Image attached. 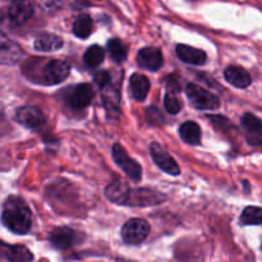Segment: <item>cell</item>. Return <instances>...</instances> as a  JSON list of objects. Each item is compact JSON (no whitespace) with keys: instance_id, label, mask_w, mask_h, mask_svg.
Instances as JSON below:
<instances>
[{"instance_id":"cell-28","label":"cell","mask_w":262,"mask_h":262,"mask_svg":"<svg viewBox=\"0 0 262 262\" xmlns=\"http://www.w3.org/2000/svg\"><path fill=\"white\" fill-rule=\"evenodd\" d=\"M95 81H96V83L99 84L100 87H104L105 84H107L110 82V74L107 73V72L101 71L100 73H97L96 76H95Z\"/></svg>"},{"instance_id":"cell-2","label":"cell","mask_w":262,"mask_h":262,"mask_svg":"<svg viewBox=\"0 0 262 262\" xmlns=\"http://www.w3.org/2000/svg\"><path fill=\"white\" fill-rule=\"evenodd\" d=\"M7 7L3 10L7 26H22L32 17L35 0H7Z\"/></svg>"},{"instance_id":"cell-20","label":"cell","mask_w":262,"mask_h":262,"mask_svg":"<svg viewBox=\"0 0 262 262\" xmlns=\"http://www.w3.org/2000/svg\"><path fill=\"white\" fill-rule=\"evenodd\" d=\"M64 41L60 36H56L54 33H42L38 36L35 41V49L41 53H50L61 49Z\"/></svg>"},{"instance_id":"cell-21","label":"cell","mask_w":262,"mask_h":262,"mask_svg":"<svg viewBox=\"0 0 262 262\" xmlns=\"http://www.w3.org/2000/svg\"><path fill=\"white\" fill-rule=\"evenodd\" d=\"M179 135L182 140L188 145H200L201 142V128L194 122H186L179 128Z\"/></svg>"},{"instance_id":"cell-24","label":"cell","mask_w":262,"mask_h":262,"mask_svg":"<svg viewBox=\"0 0 262 262\" xmlns=\"http://www.w3.org/2000/svg\"><path fill=\"white\" fill-rule=\"evenodd\" d=\"M242 225H262V207L248 206L241 215Z\"/></svg>"},{"instance_id":"cell-11","label":"cell","mask_w":262,"mask_h":262,"mask_svg":"<svg viewBox=\"0 0 262 262\" xmlns=\"http://www.w3.org/2000/svg\"><path fill=\"white\" fill-rule=\"evenodd\" d=\"M50 243L58 250H68L79 242V235L68 227L55 228L50 233Z\"/></svg>"},{"instance_id":"cell-13","label":"cell","mask_w":262,"mask_h":262,"mask_svg":"<svg viewBox=\"0 0 262 262\" xmlns=\"http://www.w3.org/2000/svg\"><path fill=\"white\" fill-rule=\"evenodd\" d=\"M94 96V89L89 83H81L74 87L73 91L71 92L68 97V102L73 109H83V107L89 106L91 104Z\"/></svg>"},{"instance_id":"cell-19","label":"cell","mask_w":262,"mask_h":262,"mask_svg":"<svg viewBox=\"0 0 262 262\" xmlns=\"http://www.w3.org/2000/svg\"><path fill=\"white\" fill-rule=\"evenodd\" d=\"M129 86L133 99L137 101H143L150 91V81L147 77L140 73H135L130 77Z\"/></svg>"},{"instance_id":"cell-23","label":"cell","mask_w":262,"mask_h":262,"mask_svg":"<svg viewBox=\"0 0 262 262\" xmlns=\"http://www.w3.org/2000/svg\"><path fill=\"white\" fill-rule=\"evenodd\" d=\"M92 32V18L87 14H82L74 20L73 33L77 37L86 38Z\"/></svg>"},{"instance_id":"cell-25","label":"cell","mask_w":262,"mask_h":262,"mask_svg":"<svg viewBox=\"0 0 262 262\" xmlns=\"http://www.w3.org/2000/svg\"><path fill=\"white\" fill-rule=\"evenodd\" d=\"M104 58H105L104 49L99 45H92L91 48L87 49V51L84 53L83 60L87 67L95 68V67H99L100 64L104 61Z\"/></svg>"},{"instance_id":"cell-6","label":"cell","mask_w":262,"mask_h":262,"mask_svg":"<svg viewBox=\"0 0 262 262\" xmlns=\"http://www.w3.org/2000/svg\"><path fill=\"white\" fill-rule=\"evenodd\" d=\"M112 154L113 159H114V161L117 163V165L119 166V168H122L123 171H124L130 179H133L135 182L140 181L141 176H142L141 165L125 152V150L122 146L115 143V145L113 146Z\"/></svg>"},{"instance_id":"cell-8","label":"cell","mask_w":262,"mask_h":262,"mask_svg":"<svg viewBox=\"0 0 262 262\" xmlns=\"http://www.w3.org/2000/svg\"><path fill=\"white\" fill-rule=\"evenodd\" d=\"M22 56V48L12 38L0 32V66H14Z\"/></svg>"},{"instance_id":"cell-15","label":"cell","mask_w":262,"mask_h":262,"mask_svg":"<svg viewBox=\"0 0 262 262\" xmlns=\"http://www.w3.org/2000/svg\"><path fill=\"white\" fill-rule=\"evenodd\" d=\"M242 125L248 133V141L252 145H262V120L251 113L242 117Z\"/></svg>"},{"instance_id":"cell-26","label":"cell","mask_w":262,"mask_h":262,"mask_svg":"<svg viewBox=\"0 0 262 262\" xmlns=\"http://www.w3.org/2000/svg\"><path fill=\"white\" fill-rule=\"evenodd\" d=\"M107 49H109L110 56L113 58V60L117 61V63H122L127 58V46L122 42L118 38H113L107 42Z\"/></svg>"},{"instance_id":"cell-9","label":"cell","mask_w":262,"mask_h":262,"mask_svg":"<svg viewBox=\"0 0 262 262\" xmlns=\"http://www.w3.org/2000/svg\"><path fill=\"white\" fill-rule=\"evenodd\" d=\"M150 154L151 156H152L155 164L161 169V170L170 174V176H179V174H181V169H179V165L176 163V160H174V159L169 155L168 151H166L163 146L159 145L158 142L151 143Z\"/></svg>"},{"instance_id":"cell-12","label":"cell","mask_w":262,"mask_h":262,"mask_svg":"<svg viewBox=\"0 0 262 262\" xmlns=\"http://www.w3.org/2000/svg\"><path fill=\"white\" fill-rule=\"evenodd\" d=\"M137 64L143 69L156 72L163 67V54L156 48H145L138 51Z\"/></svg>"},{"instance_id":"cell-5","label":"cell","mask_w":262,"mask_h":262,"mask_svg":"<svg viewBox=\"0 0 262 262\" xmlns=\"http://www.w3.org/2000/svg\"><path fill=\"white\" fill-rule=\"evenodd\" d=\"M164 201H165V196L159 193V192L152 191V189L130 188L124 206H137V207L155 206V205L161 204V202Z\"/></svg>"},{"instance_id":"cell-22","label":"cell","mask_w":262,"mask_h":262,"mask_svg":"<svg viewBox=\"0 0 262 262\" xmlns=\"http://www.w3.org/2000/svg\"><path fill=\"white\" fill-rule=\"evenodd\" d=\"M102 89V97H104L105 106L107 110H118V105H119V89L115 86H113L112 82H109L107 84H105Z\"/></svg>"},{"instance_id":"cell-7","label":"cell","mask_w":262,"mask_h":262,"mask_svg":"<svg viewBox=\"0 0 262 262\" xmlns=\"http://www.w3.org/2000/svg\"><path fill=\"white\" fill-rule=\"evenodd\" d=\"M71 67L66 60L54 59L50 60L42 69L43 84H58L68 77Z\"/></svg>"},{"instance_id":"cell-14","label":"cell","mask_w":262,"mask_h":262,"mask_svg":"<svg viewBox=\"0 0 262 262\" xmlns=\"http://www.w3.org/2000/svg\"><path fill=\"white\" fill-rule=\"evenodd\" d=\"M0 258L10 262H28L33 260V255L25 246H12L0 241Z\"/></svg>"},{"instance_id":"cell-16","label":"cell","mask_w":262,"mask_h":262,"mask_svg":"<svg viewBox=\"0 0 262 262\" xmlns=\"http://www.w3.org/2000/svg\"><path fill=\"white\" fill-rule=\"evenodd\" d=\"M225 79L229 82L232 86L237 87V89H246L251 84L252 78L251 74L246 71L245 68L238 66H230L225 69L224 72Z\"/></svg>"},{"instance_id":"cell-4","label":"cell","mask_w":262,"mask_h":262,"mask_svg":"<svg viewBox=\"0 0 262 262\" xmlns=\"http://www.w3.org/2000/svg\"><path fill=\"white\" fill-rule=\"evenodd\" d=\"M150 233V225L143 219H130L123 225L122 237L124 242L129 245H140L147 238Z\"/></svg>"},{"instance_id":"cell-10","label":"cell","mask_w":262,"mask_h":262,"mask_svg":"<svg viewBox=\"0 0 262 262\" xmlns=\"http://www.w3.org/2000/svg\"><path fill=\"white\" fill-rule=\"evenodd\" d=\"M15 119L20 125L30 129H36L45 124L46 118L38 107L22 106L15 113Z\"/></svg>"},{"instance_id":"cell-1","label":"cell","mask_w":262,"mask_h":262,"mask_svg":"<svg viewBox=\"0 0 262 262\" xmlns=\"http://www.w3.org/2000/svg\"><path fill=\"white\" fill-rule=\"evenodd\" d=\"M2 223L15 234H27L32 227V212L23 199L9 196L3 204Z\"/></svg>"},{"instance_id":"cell-27","label":"cell","mask_w":262,"mask_h":262,"mask_svg":"<svg viewBox=\"0 0 262 262\" xmlns=\"http://www.w3.org/2000/svg\"><path fill=\"white\" fill-rule=\"evenodd\" d=\"M164 106H165L166 112L170 113V114H178L182 109V105L179 102V100L177 99L174 95L166 94L165 99H164Z\"/></svg>"},{"instance_id":"cell-17","label":"cell","mask_w":262,"mask_h":262,"mask_svg":"<svg viewBox=\"0 0 262 262\" xmlns=\"http://www.w3.org/2000/svg\"><path fill=\"white\" fill-rule=\"evenodd\" d=\"M177 55L182 61L193 64V66H202V64L206 63L207 59L206 53L204 50H200V49L192 48L188 45H182V43L177 46Z\"/></svg>"},{"instance_id":"cell-29","label":"cell","mask_w":262,"mask_h":262,"mask_svg":"<svg viewBox=\"0 0 262 262\" xmlns=\"http://www.w3.org/2000/svg\"><path fill=\"white\" fill-rule=\"evenodd\" d=\"M3 26H7V20H5L4 12H3V9H2L0 10V27H3Z\"/></svg>"},{"instance_id":"cell-3","label":"cell","mask_w":262,"mask_h":262,"mask_svg":"<svg viewBox=\"0 0 262 262\" xmlns=\"http://www.w3.org/2000/svg\"><path fill=\"white\" fill-rule=\"evenodd\" d=\"M187 97L192 106L199 110H215L219 109L220 100L216 95L207 90L202 89L199 84L188 83L186 87Z\"/></svg>"},{"instance_id":"cell-18","label":"cell","mask_w":262,"mask_h":262,"mask_svg":"<svg viewBox=\"0 0 262 262\" xmlns=\"http://www.w3.org/2000/svg\"><path fill=\"white\" fill-rule=\"evenodd\" d=\"M129 186H128L127 183L120 181H115L106 187L105 194H106V197L112 202L124 206L125 201H127L128 193H129Z\"/></svg>"}]
</instances>
